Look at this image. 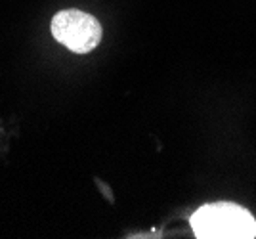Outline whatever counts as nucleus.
Here are the masks:
<instances>
[{
	"mask_svg": "<svg viewBox=\"0 0 256 239\" xmlns=\"http://www.w3.org/2000/svg\"><path fill=\"white\" fill-rule=\"evenodd\" d=\"M192 228L204 239H248L256 236L252 214L232 203L204 205L192 216Z\"/></svg>",
	"mask_w": 256,
	"mask_h": 239,
	"instance_id": "1",
	"label": "nucleus"
},
{
	"mask_svg": "<svg viewBox=\"0 0 256 239\" xmlns=\"http://www.w3.org/2000/svg\"><path fill=\"white\" fill-rule=\"evenodd\" d=\"M52 36L76 54H88L102 42V25L82 10H62L50 23Z\"/></svg>",
	"mask_w": 256,
	"mask_h": 239,
	"instance_id": "2",
	"label": "nucleus"
}]
</instances>
